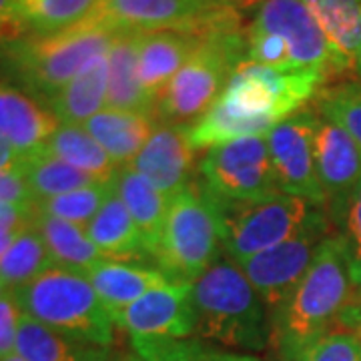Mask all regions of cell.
I'll use <instances>...</instances> for the list:
<instances>
[{
  "label": "cell",
  "instance_id": "1",
  "mask_svg": "<svg viewBox=\"0 0 361 361\" xmlns=\"http://www.w3.org/2000/svg\"><path fill=\"white\" fill-rule=\"evenodd\" d=\"M327 78L315 71H275L241 61L215 104L197 123L189 125L195 151L217 145L265 137L281 121L311 104Z\"/></svg>",
  "mask_w": 361,
  "mask_h": 361
},
{
  "label": "cell",
  "instance_id": "2",
  "mask_svg": "<svg viewBox=\"0 0 361 361\" xmlns=\"http://www.w3.org/2000/svg\"><path fill=\"white\" fill-rule=\"evenodd\" d=\"M125 30L97 8L82 23L51 35H18L0 40V80L49 103L94 56L109 51Z\"/></svg>",
  "mask_w": 361,
  "mask_h": 361
},
{
  "label": "cell",
  "instance_id": "3",
  "mask_svg": "<svg viewBox=\"0 0 361 361\" xmlns=\"http://www.w3.org/2000/svg\"><path fill=\"white\" fill-rule=\"evenodd\" d=\"M357 291L345 243L339 233L323 241L310 269L273 311L271 348L279 361L295 357L313 339L339 325Z\"/></svg>",
  "mask_w": 361,
  "mask_h": 361
},
{
  "label": "cell",
  "instance_id": "4",
  "mask_svg": "<svg viewBox=\"0 0 361 361\" xmlns=\"http://www.w3.org/2000/svg\"><path fill=\"white\" fill-rule=\"evenodd\" d=\"M191 301L195 336L201 341L241 353L271 348V310L239 263L225 253L191 283Z\"/></svg>",
  "mask_w": 361,
  "mask_h": 361
},
{
  "label": "cell",
  "instance_id": "5",
  "mask_svg": "<svg viewBox=\"0 0 361 361\" xmlns=\"http://www.w3.org/2000/svg\"><path fill=\"white\" fill-rule=\"evenodd\" d=\"M245 28L241 11L207 35L157 97L153 116L159 125H193L215 104L233 71L247 59Z\"/></svg>",
  "mask_w": 361,
  "mask_h": 361
},
{
  "label": "cell",
  "instance_id": "6",
  "mask_svg": "<svg viewBox=\"0 0 361 361\" xmlns=\"http://www.w3.org/2000/svg\"><path fill=\"white\" fill-rule=\"evenodd\" d=\"M223 209L195 179L171 197L153 263L175 283H193L223 255Z\"/></svg>",
  "mask_w": 361,
  "mask_h": 361
},
{
  "label": "cell",
  "instance_id": "7",
  "mask_svg": "<svg viewBox=\"0 0 361 361\" xmlns=\"http://www.w3.org/2000/svg\"><path fill=\"white\" fill-rule=\"evenodd\" d=\"M25 315L59 334L113 348L115 322L80 271L51 265L30 283L13 289Z\"/></svg>",
  "mask_w": 361,
  "mask_h": 361
},
{
  "label": "cell",
  "instance_id": "8",
  "mask_svg": "<svg viewBox=\"0 0 361 361\" xmlns=\"http://www.w3.org/2000/svg\"><path fill=\"white\" fill-rule=\"evenodd\" d=\"M223 209V253L235 263L279 245L310 227L325 209L307 199L279 193L255 203L221 205Z\"/></svg>",
  "mask_w": 361,
  "mask_h": 361
},
{
  "label": "cell",
  "instance_id": "9",
  "mask_svg": "<svg viewBox=\"0 0 361 361\" xmlns=\"http://www.w3.org/2000/svg\"><path fill=\"white\" fill-rule=\"evenodd\" d=\"M199 183L219 205L255 203L279 195L267 135L243 137L205 151L197 165Z\"/></svg>",
  "mask_w": 361,
  "mask_h": 361
},
{
  "label": "cell",
  "instance_id": "10",
  "mask_svg": "<svg viewBox=\"0 0 361 361\" xmlns=\"http://www.w3.org/2000/svg\"><path fill=\"white\" fill-rule=\"evenodd\" d=\"M334 233V225L323 211L305 231L239 263L247 279L267 303L271 317L310 269L319 245Z\"/></svg>",
  "mask_w": 361,
  "mask_h": 361
},
{
  "label": "cell",
  "instance_id": "11",
  "mask_svg": "<svg viewBox=\"0 0 361 361\" xmlns=\"http://www.w3.org/2000/svg\"><path fill=\"white\" fill-rule=\"evenodd\" d=\"M247 28L281 37L297 71L322 73L327 82L337 80L334 51L301 0H255Z\"/></svg>",
  "mask_w": 361,
  "mask_h": 361
},
{
  "label": "cell",
  "instance_id": "12",
  "mask_svg": "<svg viewBox=\"0 0 361 361\" xmlns=\"http://www.w3.org/2000/svg\"><path fill=\"white\" fill-rule=\"evenodd\" d=\"M317 111L307 104L281 121L267 135L271 165L279 191L307 199L325 209L317 167H315V123Z\"/></svg>",
  "mask_w": 361,
  "mask_h": 361
},
{
  "label": "cell",
  "instance_id": "13",
  "mask_svg": "<svg viewBox=\"0 0 361 361\" xmlns=\"http://www.w3.org/2000/svg\"><path fill=\"white\" fill-rule=\"evenodd\" d=\"M115 327L130 341L185 339L195 336V311L191 285L173 283L139 297L116 313Z\"/></svg>",
  "mask_w": 361,
  "mask_h": 361
},
{
  "label": "cell",
  "instance_id": "14",
  "mask_svg": "<svg viewBox=\"0 0 361 361\" xmlns=\"http://www.w3.org/2000/svg\"><path fill=\"white\" fill-rule=\"evenodd\" d=\"M315 167L325 197V213L337 233L361 180V149L345 130L322 115L315 123Z\"/></svg>",
  "mask_w": 361,
  "mask_h": 361
},
{
  "label": "cell",
  "instance_id": "15",
  "mask_svg": "<svg viewBox=\"0 0 361 361\" xmlns=\"http://www.w3.org/2000/svg\"><path fill=\"white\" fill-rule=\"evenodd\" d=\"M195 155L189 125H159L129 167L171 199L197 179Z\"/></svg>",
  "mask_w": 361,
  "mask_h": 361
},
{
  "label": "cell",
  "instance_id": "16",
  "mask_svg": "<svg viewBox=\"0 0 361 361\" xmlns=\"http://www.w3.org/2000/svg\"><path fill=\"white\" fill-rule=\"evenodd\" d=\"M241 2L251 0H101L99 8L118 28L153 30L195 25Z\"/></svg>",
  "mask_w": 361,
  "mask_h": 361
},
{
  "label": "cell",
  "instance_id": "17",
  "mask_svg": "<svg viewBox=\"0 0 361 361\" xmlns=\"http://www.w3.org/2000/svg\"><path fill=\"white\" fill-rule=\"evenodd\" d=\"M56 127L59 121L47 104L0 80V137L20 155L42 149Z\"/></svg>",
  "mask_w": 361,
  "mask_h": 361
},
{
  "label": "cell",
  "instance_id": "18",
  "mask_svg": "<svg viewBox=\"0 0 361 361\" xmlns=\"http://www.w3.org/2000/svg\"><path fill=\"white\" fill-rule=\"evenodd\" d=\"M90 285L101 297L104 307L113 315L129 307L145 293L173 285L167 275L155 265H145L141 261H121V259H101L87 273Z\"/></svg>",
  "mask_w": 361,
  "mask_h": 361
},
{
  "label": "cell",
  "instance_id": "19",
  "mask_svg": "<svg viewBox=\"0 0 361 361\" xmlns=\"http://www.w3.org/2000/svg\"><path fill=\"white\" fill-rule=\"evenodd\" d=\"M329 42L337 80L357 78L361 49V0H301Z\"/></svg>",
  "mask_w": 361,
  "mask_h": 361
},
{
  "label": "cell",
  "instance_id": "20",
  "mask_svg": "<svg viewBox=\"0 0 361 361\" xmlns=\"http://www.w3.org/2000/svg\"><path fill=\"white\" fill-rule=\"evenodd\" d=\"M82 127L103 147L116 167H129L130 161L141 153L145 142L151 139L159 123L155 116L147 113L104 106Z\"/></svg>",
  "mask_w": 361,
  "mask_h": 361
},
{
  "label": "cell",
  "instance_id": "21",
  "mask_svg": "<svg viewBox=\"0 0 361 361\" xmlns=\"http://www.w3.org/2000/svg\"><path fill=\"white\" fill-rule=\"evenodd\" d=\"M139 40L141 30L125 28L111 42L106 106L153 115V99L145 92L139 78Z\"/></svg>",
  "mask_w": 361,
  "mask_h": 361
},
{
  "label": "cell",
  "instance_id": "22",
  "mask_svg": "<svg viewBox=\"0 0 361 361\" xmlns=\"http://www.w3.org/2000/svg\"><path fill=\"white\" fill-rule=\"evenodd\" d=\"M16 353L26 361H113L116 355L113 348L59 334L28 315L18 327Z\"/></svg>",
  "mask_w": 361,
  "mask_h": 361
},
{
  "label": "cell",
  "instance_id": "23",
  "mask_svg": "<svg viewBox=\"0 0 361 361\" xmlns=\"http://www.w3.org/2000/svg\"><path fill=\"white\" fill-rule=\"evenodd\" d=\"M109 90V59L106 52L94 56L77 77L59 90L47 106L59 125L82 127L89 118L106 106Z\"/></svg>",
  "mask_w": 361,
  "mask_h": 361
},
{
  "label": "cell",
  "instance_id": "24",
  "mask_svg": "<svg viewBox=\"0 0 361 361\" xmlns=\"http://www.w3.org/2000/svg\"><path fill=\"white\" fill-rule=\"evenodd\" d=\"M85 231L104 257L121 261H151L141 229L137 227L115 191L85 227Z\"/></svg>",
  "mask_w": 361,
  "mask_h": 361
},
{
  "label": "cell",
  "instance_id": "25",
  "mask_svg": "<svg viewBox=\"0 0 361 361\" xmlns=\"http://www.w3.org/2000/svg\"><path fill=\"white\" fill-rule=\"evenodd\" d=\"M113 187H115L116 197L123 201L133 221L141 229L149 247L151 261H153V253L161 237V229L167 217L171 199L130 167L118 169L116 177L113 179Z\"/></svg>",
  "mask_w": 361,
  "mask_h": 361
},
{
  "label": "cell",
  "instance_id": "26",
  "mask_svg": "<svg viewBox=\"0 0 361 361\" xmlns=\"http://www.w3.org/2000/svg\"><path fill=\"white\" fill-rule=\"evenodd\" d=\"M32 227L40 235L52 263L59 267L87 273L92 265L104 259L103 253L89 239L87 231L75 223L52 217L35 209Z\"/></svg>",
  "mask_w": 361,
  "mask_h": 361
},
{
  "label": "cell",
  "instance_id": "27",
  "mask_svg": "<svg viewBox=\"0 0 361 361\" xmlns=\"http://www.w3.org/2000/svg\"><path fill=\"white\" fill-rule=\"evenodd\" d=\"M101 0H13V14L20 35H51L82 23Z\"/></svg>",
  "mask_w": 361,
  "mask_h": 361
},
{
  "label": "cell",
  "instance_id": "28",
  "mask_svg": "<svg viewBox=\"0 0 361 361\" xmlns=\"http://www.w3.org/2000/svg\"><path fill=\"white\" fill-rule=\"evenodd\" d=\"M42 149L99 183H113L121 169L111 161V157L104 153L103 147L90 137L85 127L59 125Z\"/></svg>",
  "mask_w": 361,
  "mask_h": 361
},
{
  "label": "cell",
  "instance_id": "29",
  "mask_svg": "<svg viewBox=\"0 0 361 361\" xmlns=\"http://www.w3.org/2000/svg\"><path fill=\"white\" fill-rule=\"evenodd\" d=\"M20 173L35 201L59 197V195L71 193V191L99 183L87 173L78 171L73 165L65 163L63 159L49 153L47 149H39L30 155L23 157Z\"/></svg>",
  "mask_w": 361,
  "mask_h": 361
},
{
  "label": "cell",
  "instance_id": "30",
  "mask_svg": "<svg viewBox=\"0 0 361 361\" xmlns=\"http://www.w3.org/2000/svg\"><path fill=\"white\" fill-rule=\"evenodd\" d=\"M52 263L47 247L35 227H26L16 235L13 245L0 259V279L8 289H16L37 279Z\"/></svg>",
  "mask_w": 361,
  "mask_h": 361
},
{
  "label": "cell",
  "instance_id": "31",
  "mask_svg": "<svg viewBox=\"0 0 361 361\" xmlns=\"http://www.w3.org/2000/svg\"><path fill=\"white\" fill-rule=\"evenodd\" d=\"M319 115L343 129L361 149V80L327 82L311 101Z\"/></svg>",
  "mask_w": 361,
  "mask_h": 361
},
{
  "label": "cell",
  "instance_id": "32",
  "mask_svg": "<svg viewBox=\"0 0 361 361\" xmlns=\"http://www.w3.org/2000/svg\"><path fill=\"white\" fill-rule=\"evenodd\" d=\"M130 348L139 361H261L251 353L215 348L193 337L130 341Z\"/></svg>",
  "mask_w": 361,
  "mask_h": 361
},
{
  "label": "cell",
  "instance_id": "33",
  "mask_svg": "<svg viewBox=\"0 0 361 361\" xmlns=\"http://www.w3.org/2000/svg\"><path fill=\"white\" fill-rule=\"evenodd\" d=\"M113 191H115L113 183H94L71 193L35 201V209L52 217L75 223L85 229L92 217L101 211V207L106 203Z\"/></svg>",
  "mask_w": 361,
  "mask_h": 361
},
{
  "label": "cell",
  "instance_id": "34",
  "mask_svg": "<svg viewBox=\"0 0 361 361\" xmlns=\"http://www.w3.org/2000/svg\"><path fill=\"white\" fill-rule=\"evenodd\" d=\"M295 361H361V337L339 323L301 349Z\"/></svg>",
  "mask_w": 361,
  "mask_h": 361
},
{
  "label": "cell",
  "instance_id": "35",
  "mask_svg": "<svg viewBox=\"0 0 361 361\" xmlns=\"http://www.w3.org/2000/svg\"><path fill=\"white\" fill-rule=\"evenodd\" d=\"M337 233L341 235L348 249L353 281L357 287H361V180L349 199V205Z\"/></svg>",
  "mask_w": 361,
  "mask_h": 361
},
{
  "label": "cell",
  "instance_id": "36",
  "mask_svg": "<svg viewBox=\"0 0 361 361\" xmlns=\"http://www.w3.org/2000/svg\"><path fill=\"white\" fill-rule=\"evenodd\" d=\"M23 310L14 295L13 289H8L0 297V360L16 353V336L23 322Z\"/></svg>",
  "mask_w": 361,
  "mask_h": 361
},
{
  "label": "cell",
  "instance_id": "37",
  "mask_svg": "<svg viewBox=\"0 0 361 361\" xmlns=\"http://www.w3.org/2000/svg\"><path fill=\"white\" fill-rule=\"evenodd\" d=\"M0 203L35 207V197L30 193L20 169L0 171Z\"/></svg>",
  "mask_w": 361,
  "mask_h": 361
},
{
  "label": "cell",
  "instance_id": "38",
  "mask_svg": "<svg viewBox=\"0 0 361 361\" xmlns=\"http://www.w3.org/2000/svg\"><path fill=\"white\" fill-rule=\"evenodd\" d=\"M32 217H35V207L0 203V229L20 231L32 225Z\"/></svg>",
  "mask_w": 361,
  "mask_h": 361
},
{
  "label": "cell",
  "instance_id": "39",
  "mask_svg": "<svg viewBox=\"0 0 361 361\" xmlns=\"http://www.w3.org/2000/svg\"><path fill=\"white\" fill-rule=\"evenodd\" d=\"M18 28L14 23L13 0H0V40L18 37Z\"/></svg>",
  "mask_w": 361,
  "mask_h": 361
},
{
  "label": "cell",
  "instance_id": "40",
  "mask_svg": "<svg viewBox=\"0 0 361 361\" xmlns=\"http://www.w3.org/2000/svg\"><path fill=\"white\" fill-rule=\"evenodd\" d=\"M339 323L351 327L361 337V287H357L355 295L351 299V303H349V307L345 310V313H343V317H341Z\"/></svg>",
  "mask_w": 361,
  "mask_h": 361
},
{
  "label": "cell",
  "instance_id": "41",
  "mask_svg": "<svg viewBox=\"0 0 361 361\" xmlns=\"http://www.w3.org/2000/svg\"><path fill=\"white\" fill-rule=\"evenodd\" d=\"M23 157L13 145L8 141H4L0 137V171H11V169H20Z\"/></svg>",
  "mask_w": 361,
  "mask_h": 361
},
{
  "label": "cell",
  "instance_id": "42",
  "mask_svg": "<svg viewBox=\"0 0 361 361\" xmlns=\"http://www.w3.org/2000/svg\"><path fill=\"white\" fill-rule=\"evenodd\" d=\"M23 231V229H20ZM20 231H14V229H0V259L2 255L8 251V247L13 245V241L16 239V235Z\"/></svg>",
  "mask_w": 361,
  "mask_h": 361
},
{
  "label": "cell",
  "instance_id": "43",
  "mask_svg": "<svg viewBox=\"0 0 361 361\" xmlns=\"http://www.w3.org/2000/svg\"><path fill=\"white\" fill-rule=\"evenodd\" d=\"M113 361H139V357L135 353H123V355H115Z\"/></svg>",
  "mask_w": 361,
  "mask_h": 361
},
{
  "label": "cell",
  "instance_id": "44",
  "mask_svg": "<svg viewBox=\"0 0 361 361\" xmlns=\"http://www.w3.org/2000/svg\"><path fill=\"white\" fill-rule=\"evenodd\" d=\"M0 361H26L25 357H20L18 353H13V355H8V357H4V360Z\"/></svg>",
  "mask_w": 361,
  "mask_h": 361
},
{
  "label": "cell",
  "instance_id": "45",
  "mask_svg": "<svg viewBox=\"0 0 361 361\" xmlns=\"http://www.w3.org/2000/svg\"><path fill=\"white\" fill-rule=\"evenodd\" d=\"M6 291H8V287H6V283H4V281H2V279H0V297L4 295V293H6Z\"/></svg>",
  "mask_w": 361,
  "mask_h": 361
},
{
  "label": "cell",
  "instance_id": "46",
  "mask_svg": "<svg viewBox=\"0 0 361 361\" xmlns=\"http://www.w3.org/2000/svg\"><path fill=\"white\" fill-rule=\"evenodd\" d=\"M357 80H361V49H360V59H357Z\"/></svg>",
  "mask_w": 361,
  "mask_h": 361
}]
</instances>
